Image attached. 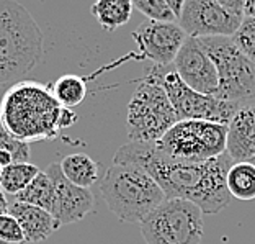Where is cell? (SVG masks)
I'll return each mask as SVG.
<instances>
[{
	"label": "cell",
	"mask_w": 255,
	"mask_h": 244,
	"mask_svg": "<svg viewBox=\"0 0 255 244\" xmlns=\"http://www.w3.org/2000/svg\"><path fill=\"white\" fill-rule=\"evenodd\" d=\"M113 164L134 166L146 171L159 184L165 199L191 202L203 213H219L231 203L226 177L234 162L228 153L193 164L167 156L157 143H126L117 151Z\"/></svg>",
	"instance_id": "obj_1"
},
{
	"label": "cell",
	"mask_w": 255,
	"mask_h": 244,
	"mask_svg": "<svg viewBox=\"0 0 255 244\" xmlns=\"http://www.w3.org/2000/svg\"><path fill=\"white\" fill-rule=\"evenodd\" d=\"M75 121L77 115L61 107L48 85L31 80L11 85L0 102V126L28 144L53 139Z\"/></svg>",
	"instance_id": "obj_2"
},
{
	"label": "cell",
	"mask_w": 255,
	"mask_h": 244,
	"mask_svg": "<svg viewBox=\"0 0 255 244\" xmlns=\"http://www.w3.org/2000/svg\"><path fill=\"white\" fill-rule=\"evenodd\" d=\"M44 54V39L30 10L0 0V87L21 82Z\"/></svg>",
	"instance_id": "obj_3"
},
{
	"label": "cell",
	"mask_w": 255,
	"mask_h": 244,
	"mask_svg": "<svg viewBox=\"0 0 255 244\" xmlns=\"http://www.w3.org/2000/svg\"><path fill=\"white\" fill-rule=\"evenodd\" d=\"M103 202L120 222L141 225L154 212L165 195L159 184L146 171L134 166L112 164L98 185Z\"/></svg>",
	"instance_id": "obj_4"
},
{
	"label": "cell",
	"mask_w": 255,
	"mask_h": 244,
	"mask_svg": "<svg viewBox=\"0 0 255 244\" xmlns=\"http://www.w3.org/2000/svg\"><path fill=\"white\" fill-rule=\"evenodd\" d=\"M177 121L175 110L157 72L150 69L128 103L126 130L129 143H157Z\"/></svg>",
	"instance_id": "obj_5"
},
{
	"label": "cell",
	"mask_w": 255,
	"mask_h": 244,
	"mask_svg": "<svg viewBox=\"0 0 255 244\" xmlns=\"http://www.w3.org/2000/svg\"><path fill=\"white\" fill-rule=\"evenodd\" d=\"M216 67V97L239 107L255 105V64L236 48L231 38H198Z\"/></svg>",
	"instance_id": "obj_6"
},
{
	"label": "cell",
	"mask_w": 255,
	"mask_h": 244,
	"mask_svg": "<svg viewBox=\"0 0 255 244\" xmlns=\"http://www.w3.org/2000/svg\"><path fill=\"white\" fill-rule=\"evenodd\" d=\"M200 207L180 199H165L141 222L146 244H200L205 222Z\"/></svg>",
	"instance_id": "obj_7"
},
{
	"label": "cell",
	"mask_w": 255,
	"mask_h": 244,
	"mask_svg": "<svg viewBox=\"0 0 255 244\" xmlns=\"http://www.w3.org/2000/svg\"><path fill=\"white\" fill-rule=\"evenodd\" d=\"M228 126L205 120L177 121L157 141L162 153L182 162H206L226 153Z\"/></svg>",
	"instance_id": "obj_8"
},
{
	"label": "cell",
	"mask_w": 255,
	"mask_h": 244,
	"mask_svg": "<svg viewBox=\"0 0 255 244\" xmlns=\"http://www.w3.org/2000/svg\"><path fill=\"white\" fill-rule=\"evenodd\" d=\"M155 72L164 87L167 97L175 110L177 120H205L214 121V123L229 125V121L242 108L236 103L224 102L221 98L200 94L183 82L173 69L155 66Z\"/></svg>",
	"instance_id": "obj_9"
},
{
	"label": "cell",
	"mask_w": 255,
	"mask_h": 244,
	"mask_svg": "<svg viewBox=\"0 0 255 244\" xmlns=\"http://www.w3.org/2000/svg\"><path fill=\"white\" fill-rule=\"evenodd\" d=\"M242 20V0H185L178 21L191 38H233Z\"/></svg>",
	"instance_id": "obj_10"
},
{
	"label": "cell",
	"mask_w": 255,
	"mask_h": 244,
	"mask_svg": "<svg viewBox=\"0 0 255 244\" xmlns=\"http://www.w3.org/2000/svg\"><path fill=\"white\" fill-rule=\"evenodd\" d=\"M132 38L144 57L160 67H169L188 36L177 23L146 20L132 31Z\"/></svg>",
	"instance_id": "obj_11"
},
{
	"label": "cell",
	"mask_w": 255,
	"mask_h": 244,
	"mask_svg": "<svg viewBox=\"0 0 255 244\" xmlns=\"http://www.w3.org/2000/svg\"><path fill=\"white\" fill-rule=\"evenodd\" d=\"M172 67L190 89L200 92V94L216 97L219 89L216 67H214L211 57L203 49L198 38L188 36L185 39Z\"/></svg>",
	"instance_id": "obj_12"
},
{
	"label": "cell",
	"mask_w": 255,
	"mask_h": 244,
	"mask_svg": "<svg viewBox=\"0 0 255 244\" xmlns=\"http://www.w3.org/2000/svg\"><path fill=\"white\" fill-rule=\"evenodd\" d=\"M46 174L54 185L56 199L53 217L59 226L77 223L84 220L87 215L94 212L95 197L90 189L77 187L64 177L59 164H51L46 169Z\"/></svg>",
	"instance_id": "obj_13"
},
{
	"label": "cell",
	"mask_w": 255,
	"mask_h": 244,
	"mask_svg": "<svg viewBox=\"0 0 255 244\" xmlns=\"http://www.w3.org/2000/svg\"><path fill=\"white\" fill-rule=\"evenodd\" d=\"M226 153L233 162H251L255 156V105L237 110L228 125Z\"/></svg>",
	"instance_id": "obj_14"
},
{
	"label": "cell",
	"mask_w": 255,
	"mask_h": 244,
	"mask_svg": "<svg viewBox=\"0 0 255 244\" xmlns=\"http://www.w3.org/2000/svg\"><path fill=\"white\" fill-rule=\"evenodd\" d=\"M8 213L20 223L26 243H43L59 228L53 215L28 203H11Z\"/></svg>",
	"instance_id": "obj_15"
},
{
	"label": "cell",
	"mask_w": 255,
	"mask_h": 244,
	"mask_svg": "<svg viewBox=\"0 0 255 244\" xmlns=\"http://www.w3.org/2000/svg\"><path fill=\"white\" fill-rule=\"evenodd\" d=\"M61 171L64 177L69 182L82 189H90L92 184H95L100 176V166L90 158L89 154L75 153L66 156L61 162Z\"/></svg>",
	"instance_id": "obj_16"
},
{
	"label": "cell",
	"mask_w": 255,
	"mask_h": 244,
	"mask_svg": "<svg viewBox=\"0 0 255 244\" xmlns=\"http://www.w3.org/2000/svg\"><path fill=\"white\" fill-rule=\"evenodd\" d=\"M132 10L134 7L131 0H98L90 8L97 21L108 31L118 30L129 21Z\"/></svg>",
	"instance_id": "obj_17"
},
{
	"label": "cell",
	"mask_w": 255,
	"mask_h": 244,
	"mask_svg": "<svg viewBox=\"0 0 255 244\" xmlns=\"http://www.w3.org/2000/svg\"><path fill=\"white\" fill-rule=\"evenodd\" d=\"M226 185L231 199L254 200L255 199V166L252 162H234L226 177Z\"/></svg>",
	"instance_id": "obj_18"
},
{
	"label": "cell",
	"mask_w": 255,
	"mask_h": 244,
	"mask_svg": "<svg viewBox=\"0 0 255 244\" xmlns=\"http://www.w3.org/2000/svg\"><path fill=\"white\" fill-rule=\"evenodd\" d=\"M15 199L16 202L28 203V205L43 208V210H46L48 213H53L54 199H56L54 185L51 182V179L48 177V174L39 172L31 181V184L23 192H20Z\"/></svg>",
	"instance_id": "obj_19"
},
{
	"label": "cell",
	"mask_w": 255,
	"mask_h": 244,
	"mask_svg": "<svg viewBox=\"0 0 255 244\" xmlns=\"http://www.w3.org/2000/svg\"><path fill=\"white\" fill-rule=\"evenodd\" d=\"M51 90H53V95L61 107L72 110L84 102L87 95V84L80 75L66 74L56 80Z\"/></svg>",
	"instance_id": "obj_20"
},
{
	"label": "cell",
	"mask_w": 255,
	"mask_h": 244,
	"mask_svg": "<svg viewBox=\"0 0 255 244\" xmlns=\"http://www.w3.org/2000/svg\"><path fill=\"white\" fill-rule=\"evenodd\" d=\"M41 172L34 164L23 162V164H11L2 171V179H0V189L3 194L16 197L20 192L25 190L31 181Z\"/></svg>",
	"instance_id": "obj_21"
},
{
	"label": "cell",
	"mask_w": 255,
	"mask_h": 244,
	"mask_svg": "<svg viewBox=\"0 0 255 244\" xmlns=\"http://www.w3.org/2000/svg\"><path fill=\"white\" fill-rule=\"evenodd\" d=\"M132 7L144 13L150 21L175 23L177 16L172 11L169 0H134Z\"/></svg>",
	"instance_id": "obj_22"
},
{
	"label": "cell",
	"mask_w": 255,
	"mask_h": 244,
	"mask_svg": "<svg viewBox=\"0 0 255 244\" xmlns=\"http://www.w3.org/2000/svg\"><path fill=\"white\" fill-rule=\"evenodd\" d=\"M236 48L244 54L249 61L255 64V18L251 16H244L239 30L234 33V36L231 38Z\"/></svg>",
	"instance_id": "obj_23"
},
{
	"label": "cell",
	"mask_w": 255,
	"mask_h": 244,
	"mask_svg": "<svg viewBox=\"0 0 255 244\" xmlns=\"http://www.w3.org/2000/svg\"><path fill=\"white\" fill-rule=\"evenodd\" d=\"M0 149L10 153L13 164H23L30 159V144L10 135L2 126H0Z\"/></svg>",
	"instance_id": "obj_24"
},
{
	"label": "cell",
	"mask_w": 255,
	"mask_h": 244,
	"mask_svg": "<svg viewBox=\"0 0 255 244\" xmlns=\"http://www.w3.org/2000/svg\"><path fill=\"white\" fill-rule=\"evenodd\" d=\"M0 243L5 244H23L25 235L20 223L10 213L0 215Z\"/></svg>",
	"instance_id": "obj_25"
},
{
	"label": "cell",
	"mask_w": 255,
	"mask_h": 244,
	"mask_svg": "<svg viewBox=\"0 0 255 244\" xmlns=\"http://www.w3.org/2000/svg\"><path fill=\"white\" fill-rule=\"evenodd\" d=\"M11 164H13V159H11L10 153L0 149V167H2V169H5V167H8Z\"/></svg>",
	"instance_id": "obj_26"
},
{
	"label": "cell",
	"mask_w": 255,
	"mask_h": 244,
	"mask_svg": "<svg viewBox=\"0 0 255 244\" xmlns=\"http://www.w3.org/2000/svg\"><path fill=\"white\" fill-rule=\"evenodd\" d=\"M244 16L255 18V0H247V2H244Z\"/></svg>",
	"instance_id": "obj_27"
},
{
	"label": "cell",
	"mask_w": 255,
	"mask_h": 244,
	"mask_svg": "<svg viewBox=\"0 0 255 244\" xmlns=\"http://www.w3.org/2000/svg\"><path fill=\"white\" fill-rule=\"evenodd\" d=\"M8 202H7V197H5L3 194V190L0 189V215H5V213H8Z\"/></svg>",
	"instance_id": "obj_28"
},
{
	"label": "cell",
	"mask_w": 255,
	"mask_h": 244,
	"mask_svg": "<svg viewBox=\"0 0 255 244\" xmlns=\"http://www.w3.org/2000/svg\"><path fill=\"white\" fill-rule=\"evenodd\" d=\"M2 171H3V169H2V167H0V179H2Z\"/></svg>",
	"instance_id": "obj_29"
},
{
	"label": "cell",
	"mask_w": 255,
	"mask_h": 244,
	"mask_svg": "<svg viewBox=\"0 0 255 244\" xmlns=\"http://www.w3.org/2000/svg\"><path fill=\"white\" fill-rule=\"evenodd\" d=\"M251 162H252V164H254V166H255V156H254V159H252V161H251Z\"/></svg>",
	"instance_id": "obj_30"
},
{
	"label": "cell",
	"mask_w": 255,
	"mask_h": 244,
	"mask_svg": "<svg viewBox=\"0 0 255 244\" xmlns=\"http://www.w3.org/2000/svg\"><path fill=\"white\" fill-rule=\"evenodd\" d=\"M0 244H5V243H0Z\"/></svg>",
	"instance_id": "obj_31"
}]
</instances>
